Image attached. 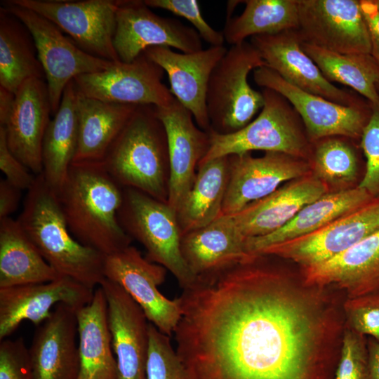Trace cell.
<instances>
[{
	"mask_svg": "<svg viewBox=\"0 0 379 379\" xmlns=\"http://www.w3.org/2000/svg\"><path fill=\"white\" fill-rule=\"evenodd\" d=\"M263 260L182 289L175 350L192 379H334L321 307Z\"/></svg>",
	"mask_w": 379,
	"mask_h": 379,
	"instance_id": "1",
	"label": "cell"
},
{
	"mask_svg": "<svg viewBox=\"0 0 379 379\" xmlns=\"http://www.w3.org/2000/svg\"><path fill=\"white\" fill-rule=\"evenodd\" d=\"M123 190L102 162L73 163L57 193L72 235L105 256L131 245L118 213Z\"/></svg>",
	"mask_w": 379,
	"mask_h": 379,
	"instance_id": "2",
	"label": "cell"
},
{
	"mask_svg": "<svg viewBox=\"0 0 379 379\" xmlns=\"http://www.w3.org/2000/svg\"><path fill=\"white\" fill-rule=\"evenodd\" d=\"M44 258L60 277L94 289L105 279V256L80 243L71 233L57 193L43 175L36 176L17 219Z\"/></svg>",
	"mask_w": 379,
	"mask_h": 379,
	"instance_id": "3",
	"label": "cell"
},
{
	"mask_svg": "<svg viewBox=\"0 0 379 379\" xmlns=\"http://www.w3.org/2000/svg\"><path fill=\"white\" fill-rule=\"evenodd\" d=\"M102 164L122 187L140 190L167 203L170 176L168 138L156 106H137Z\"/></svg>",
	"mask_w": 379,
	"mask_h": 379,
	"instance_id": "4",
	"label": "cell"
},
{
	"mask_svg": "<svg viewBox=\"0 0 379 379\" xmlns=\"http://www.w3.org/2000/svg\"><path fill=\"white\" fill-rule=\"evenodd\" d=\"M262 93L265 103L261 112L245 127L230 134L209 132L211 146L198 166L254 150L281 152L306 160L310 157L312 142L293 107L275 91L263 88Z\"/></svg>",
	"mask_w": 379,
	"mask_h": 379,
	"instance_id": "5",
	"label": "cell"
},
{
	"mask_svg": "<svg viewBox=\"0 0 379 379\" xmlns=\"http://www.w3.org/2000/svg\"><path fill=\"white\" fill-rule=\"evenodd\" d=\"M265 66L258 51L244 41L232 45L213 68L208 82L206 105L211 131L235 133L248 125L262 109V91L248 84V74Z\"/></svg>",
	"mask_w": 379,
	"mask_h": 379,
	"instance_id": "6",
	"label": "cell"
},
{
	"mask_svg": "<svg viewBox=\"0 0 379 379\" xmlns=\"http://www.w3.org/2000/svg\"><path fill=\"white\" fill-rule=\"evenodd\" d=\"M118 216L124 231L145 248V258L170 271L182 289L196 281L197 277L181 253L182 232L176 213L167 203L140 190L124 188Z\"/></svg>",
	"mask_w": 379,
	"mask_h": 379,
	"instance_id": "7",
	"label": "cell"
},
{
	"mask_svg": "<svg viewBox=\"0 0 379 379\" xmlns=\"http://www.w3.org/2000/svg\"><path fill=\"white\" fill-rule=\"evenodd\" d=\"M2 5L27 27L34 39L44 71L53 115L58 110L65 88L72 80L81 74L105 70L114 62L87 53L39 13L10 0L3 1Z\"/></svg>",
	"mask_w": 379,
	"mask_h": 379,
	"instance_id": "8",
	"label": "cell"
},
{
	"mask_svg": "<svg viewBox=\"0 0 379 379\" xmlns=\"http://www.w3.org/2000/svg\"><path fill=\"white\" fill-rule=\"evenodd\" d=\"M54 23L87 53L121 61L113 46L120 0H10Z\"/></svg>",
	"mask_w": 379,
	"mask_h": 379,
	"instance_id": "9",
	"label": "cell"
},
{
	"mask_svg": "<svg viewBox=\"0 0 379 379\" xmlns=\"http://www.w3.org/2000/svg\"><path fill=\"white\" fill-rule=\"evenodd\" d=\"M166 270L144 258L131 245L105 258V279L121 286L141 307L148 321L171 336L180 320L182 310L178 298L171 300L158 288L166 279Z\"/></svg>",
	"mask_w": 379,
	"mask_h": 379,
	"instance_id": "10",
	"label": "cell"
},
{
	"mask_svg": "<svg viewBox=\"0 0 379 379\" xmlns=\"http://www.w3.org/2000/svg\"><path fill=\"white\" fill-rule=\"evenodd\" d=\"M257 85L284 96L300 117L311 142L331 136L361 139L372 112L371 102L345 106L305 92L263 66L253 70Z\"/></svg>",
	"mask_w": 379,
	"mask_h": 379,
	"instance_id": "11",
	"label": "cell"
},
{
	"mask_svg": "<svg viewBox=\"0 0 379 379\" xmlns=\"http://www.w3.org/2000/svg\"><path fill=\"white\" fill-rule=\"evenodd\" d=\"M113 46L124 62H132L152 46L175 48L184 53L203 50L195 29L157 15L142 0L119 1Z\"/></svg>",
	"mask_w": 379,
	"mask_h": 379,
	"instance_id": "12",
	"label": "cell"
},
{
	"mask_svg": "<svg viewBox=\"0 0 379 379\" xmlns=\"http://www.w3.org/2000/svg\"><path fill=\"white\" fill-rule=\"evenodd\" d=\"M302 42L338 53H370L360 0H297Z\"/></svg>",
	"mask_w": 379,
	"mask_h": 379,
	"instance_id": "13",
	"label": "cell"
},
{
	"mask_svg": "<svg viewBox=\"0 0 379 379\" xmlns=\"http://www.w3.org/2000/svg\"><path fill=\"white\" fill-rule=\"evenodd\" d=\"M164 70L143 51L131 62H114L107 69L74 79L84 95L101 101L168 105L175 98L162 82Z\"/></svg>",
	"mask_w": 379,
	"mask_h": 379,
	"instance_id": "14",
	"label": "cell"
},
{
	"mask_svg": "<svg viewBox=\"0 0 379 379\" xmlns=\"http://www.w3.org/2000/svg\"><path fill=\"white\" fill-rule=\"evenodd\" d=\"M379 230V196L309 234L264 249L258 255L284 258L303 269L324 262Z\"/></svg>",
	"mask_w": 379,
	"mask_h": 379,
	"instance_id": "15",
	"label": "cell"
},
{
	"mask_svg": "<svg viewBox=\"0 0 379 379\" xmlns=\"http://www.w3.org/2000/svg\"><path fill=\"white\" fill-rule=\"evenodd\" d=\"M302 41L297 29L250 38L251 44L259 53L265 67L290 84L345 106H359L369 102L358 93L337 87L327 80L302 50Z\"/></svg>",
	"mask_w": 379,
	"mask_h": 379,
	"instance_id": "16",
	"label": "cell"
},
{
	"mask_svg": "<svg viewBox=\"0 0 379 379\" xmlns=\"http://www.w3.org/2000/svg\"><path fill=\"white\" fill-rule=\"evenodd\" d=\"M229 179L222 204V215H234L261 199L284 182L310 174L306 159L284 153L267 152L261 157L250 153L228 156Z\"/></svg>",
	"mask_w": 379,
	"mask_h": 379,
	"instance_id": "17",
	"label": "cell"
},
{
	"mask_svg": "<svg viewBox=\"0 0 379 379\" xmlns=\"http://www.w3.org/2000/svg\"><path fill=\"white\" fill-rule=\"evenodd\" d=\"M94 291L66 277L0 288V340L8 338L24 321L39 326L59 303L79 310L91 302Z\"/></svg>",
	"mask_w": 379,
	"mask_h": 379,
	"instance_id": "18",
	"label": "cell"
},
{
	"mask_svg": "<svg viewBox=\"0 0 379 379\" xmlns=\"http://www.w3.org/2000/svg\"><path fill=\"white\" fill-rule=\"evenodd\" d=\"M99 286L107 302L117 379H147L149 322L141 307L118 284L105 279Z\"/></svg>",
	"mask_w": 379,
	"mask_h": 379,
	"instance_id": "19",
	"label": "cell"
},
{
	"mask_svg": "<svg viewBox=\"0 0 379 379\" xmlns=\"http://www.w3.org/2000/svg\"><path fill=\"white\" fill-rule=\"evenodd\" d=\"M157 107L168 138L169 191L167 204L176 213L191 190L195 168L211 146L210 133L197 127L193 115L175 98L167 106Z\"/></svg>",
	"mask_w": 379,
	"mask_h": 379,
	"instance_id": "20",
	"label": "cell"
},
{
	"mask_svg": "<svg viewBox=\"0 0 379 379\" xmlns=\"http://www.w3.org/2000/svg\"><path fill=\"white\" fill-rule=\"evenodd\" d=\"M225 46H210L191 53H177L166 46H152L146 55L166 72L170 91L191 112L198 127L211 131L206 105V93L210 75L226 53Z\"/></svg>",
	"mask_w": 379,
	"mask_h": 379,
	"instance_id": "21",
	"label": "cell"
},
{
	"mask_svg": "<svg viewBox=\"0 0 379 379\" xmlns=\"http://www.w3.org/2000/svg\"><path fill=\"white\" fill-rule=\"evenodd\" d=\"M77 309L58 304L36 326L29 354L34 379H77L79 371Z\"/></svg>",
	"mask_w": 379,
	"mask_h": 379,
	"instance_id": "22",
	"label": "cell"
},
{
	"mask_svg": "<svg viewBox=\"0 0 379 379\" xmlns=\"http://www.w3.org/2000/svg\"><path fill=\"white\" fill-rule=\"evenodd\" d=\"M50 114L46 82L32 78L16 91L12 109L2 125L8 148L35 175L42 172V142Z\"/></svg>",
	"mask_w": 379,
	"mask_h": 379,
	"instance_id": "23",
	"label": "cell"
},
{
	"mask_svg": "<svg viewBox=\"0 0 379 379\" xmlns=\"http://www.w3.org/2000/svg\"><path fill=\"white\" fill-rule=\"evenodd\" d=\"M328 192V185L310 173L286 182L230 215L236 229L246 239L262 237L284 226L303 207Z\"/></svg>",
	"mask_w": 379,
	"mask_h": 379,
	"instance_id": "24",
	"label": "cell"
},
{
	"mask_svg": "<svg viewBox=\"0 0 379 379\" xmlns=\"http://www.w3.org/2000/svg\"><path fill=\"white\" fill-rule=\"evenodd\" d=\"M310 287L333 285L348 297L379 292V230L337 256L303 269Z\"/></svg>",
	"mask_w": 379,
	"mask_h": 379,
	"instance_id": "25",
	"label": "cell"
},
{
	"mask_svg": "<svg viewBox=\"0 0 379 379\" xmlns=\"http://www.w3.org/2000/svg\"><path fill=\"white\" fill-rule=\"evenodd\" d=\"M180 248L197 277L219 272L252 257L231 215L222 214L208 225L183 234Z\"/></svg>",
	"mask_w": 379,
	"mask_h": 379,
	"instance_id": "26",
	"label": "cell"
},
{
	"mask_svg": "<svg viewBox=\"0 0 379 379\" xmlns=\"http://www.w3.org/2000/svg\"><path fill=\"white\" fill-rule=\"evenodd\" d=\"M373 198L358 186L328 192L303 207L278 230L265 236L246 239V251L250 255H258L268 247L316 232Z\"/></svg>",
	"mask_w": 379,
	"mask_h": 379,
	"instance_id": "27",
	"label": "cell"
},
{
	"mask_svg": "<svg viewBox=\"0 0 379 379\" xmlns=\"http://www.w3.org/2000/svg\"><path fill=\"white\" fill-rule=\"evenodd\" d=\"M137 106L101 101L77 90L78 144L72 164L102 162Z\"/></svg>",
	"mask_w": 379,
	"mask_h": 379,
	"instance_id": "28",
	"label": "cell"
},
{
	"mask_svg": "<svg viewBox=\"0 0 379 379\" xmlns=\"http://www.w3.org/2000/svg\"><path fill=\"white\" fill-rule=\"evenodd\" d=\"M79 371L77 379H117V367L100 286L91 302L77 311Z\"/></svg>",
	"mask_w": 379,
	"mask_h": 379,
	"instance_id": "29",
	"label": "cell"
},
{
	"mask_svg": "<svg viewBox=\"0 0 379 379\" xmlns=\"http://www.w3.org/2000/svg\"><path fill=\"white\" fill-rule=\"evenodd\" d=\"M77 95L72 80L65 88L58 110L50 120L43 139L41 174L56 193L67 178L77 148Z\"/></svg>",
	"mask_w": 379,
	"mask_h": 379,
	"instance_id": "30",
	"label": "cell"
},
{
	"mask_svg": "<svg viewBox=\"0 0 379 379\" xmlns=\"http://www.w3.org/2000/svg\"><path fill=\"white\" fill-rule=\"evenodd\" d=\"M60 277L17 220L0 219V288L46 283Z\"/></svg>",
	"mask_w": 379,
	"mask_h": 379,
	"instance_id": "31",
	"label": "cell"
},
{
	"mask_svg": "<svg viewBox=\"0 0 379 379\" xmlns=\"http://www.w3.org/2000/svg\"><path fill=\"white\" fill-rule=\"evenodd\" d=\"M228 179V156L198 166L193 185L176 213L182 235L208 225L222 214Z\"/></svg>",
	"mask_w": 379,
	"mask_h": 379,
	"instance_id": "32",
	"label": "cell"
},
{
	"mask_svg": "<svg viewBox=\"0 0 379 379\" xmlns=\"http://www.w3.org/2000/svg\"><path fill=\"white\" fill-rule=\"evenodd\" d=\"M34 39L15 15L0 8V86L15 94L32 78L44 79Z\"/></svg>",
	"mask_w": 379,
	"mask_h": 379,
	"instance_id": "33",
	"label": "cell"
},
{
	"mask_svg": "<svg viewBox=\"0 0 379 379\" xmlns=\"http://www.w3.org/2000/svg\"><path fill=\"white\" fill-rule=\"evenodd\" d=\"M301 46L327 80L349 86L372 105H379V65L370 53H338L302 41Z\"/></svg>",
	"mask_w": 379,
	"mask_h": 379,
	"instance_id": "34",
	"label": "cell"
},
{
	"mask_svg": "<svg viewBox=\"0 0 379 379\" xmlns=\"http://www.w3.org/2000/svg\"><path fill=\"white\" fill-rule=\"evenodd\" d=\"M239 16L227 18L222 31L226 41L235 45L248 36L274 34L298 27L297 0H246Z\"/></svg>",
	"mask_w": 379,
	"mask_h": 379,
	"instance_id": "35",
	"label": "cell"
},
{
	"mask_svg": "<svg viewBox=\"0 0 379 379\" xmlns=\"http://www.w3.org/2000/svg\"><path fill=\"white\" fill-rule=\"evenodd\" d=\"M343 136H331L312 142V168L325 183L343 185L353 182L358 170L355 147Z\"/></svg>",
	"mask_w": 379,
	"mask_h": 379,
	"instance_id": "36",
	"label": "cell"
},
{
	"mask_svg": "<svg viewBox=\"0 0 379 379\" xmlns=\"http://www.w3.org/2000/svg\"><path fill=\"white\" fill-rule=\"evenodd\" d=\"M147 379H192L173 348L170 336L149 324Z\"/></svg>",
	"mask_w": 379,
	"mask_h": 379,
	"instance_id": "37",
	"label": "cell"
},
{
	"mask_svg": "<svg viewBox=\"0 0 379 379\" xmlns=\"http://www.w3.org/2000/svg\"><path fill=\"white\" fill-rule=\"evenodd\" d=\"M334 379H372L367 340L348 327L343 333Z\"/></svg>",
	"mask_w": 379,
	"mask_h": 379,
	"instance_id": "38",
	"label": "cell"
},
{
	"mask_svg": "<svg viewBox=\"0 0 379 379\" xmlns=\"http://www.w3.org/2000/svg\"><path fill=\"white\" fill-rule=\"evenodd\" d=\"M343 308L348 328L379 342V292L348 297Z\"/></svg>",
	"mask_w": 379,
	"mask_h": 379,
	"instance_id": "39",
	"label": "cell"
},
{
	"mask_svg": "<svg viewBox=\"0 0 379 379\" xmlns=\"http://www.w3.org/2000/svg\"><path fill=\"white\" fill-rule=\"evenodd\" d=\"M371 117L359 141L366 158V171L357 186L375 197L379 196V105L371 104Z\"/></svg>",
	"mask_w": 379,
	"mask_h": 379,
	"instance_id": "40",
	"label": "cell"
},
{
	"mask_svg": "<svg viewBox=\"0 0 379 379\" xmlns=\"http://www.w3.org/2000/svg\"><path fill=\"white\" fill-rule=\"evenodd\" d=\"M150 8H161L187 19L199 33L201 39L211 46H224L222 32L213 29L203 18L196 0H144Z\"/></svg>",
	"mask_w": 379,
	"mask_h": 379,
	"instance_id": "41",
	"label": "cell"
},
{
	"mask_svg": "<svg viewBox=\"0 0 379 379\" xmlns=\"http://www.w3.org/2000/svg\"><path fill=\"white\" fill-rule=\"evenodd\" d=\"M0 379H34L23 339L0 340Z\"/></svg>",
	"mask_w": 379,
	"mask_h": 379,
	"instance_id": "42",
	"label": "cell"
},
{
	"mask_svg": "<svg viewBox=\"0 0 379 379\" xmlns=\"http://www.w3.org/2000/svg\"><path fill=\"white\" fill-rule=\"evenodd\" d=\"M0 169L5 179L20 190L28 191L34 184L36 175L11 152L3 126H0Z\"/></svg>",
	"mask_w": 379,
	"mask_h": 379,
	"instance_id": "43",
	"label": "cell"
},
{
	"mask_svg": "<svg viewBox=\"0 0 379 379\" xmlns=\"http://www.w3.org/2000/svg\"><path fill=\"white\" fill-rule=\"evenodd\" d=\"M371 40L370 54L379 65V10L373 0H360Z\"/></svg>",
	"mask_w": 379,
	"mask_h": 379,
	"instance_id": "44",
	"label": "cell"
},
{
	"mask_svg": "<svg viewBox=\"0 0 379 379\" xmlns=\"http://www.w3.org/2000/svg\"><path fill=\"white\" fill-rule=\"evenodd\" d=\"M21 191L5 178H1L0 219L10 217L17 210L20 200Z\"/></svg>",
	"mask_w": 379,
	"mask_h": 379,
	"instance_id": "45",
	"label": "cell"
},
{
	"mask_svg": "<svg viewBox=\"0 0 379 379\" xmlns=\"http://www.w3.org/2000/svg\"><path fill=\"white\" fill-rule=\"evenodd\" d=\"M368 364L372 379H379V342L373 338L367 340Z\"/></svg>",
	"mask_w": 379,
	"mask_h": 379,
	"instance_id": "46",
	"label": "cell"
},
{
	"mask_svg": "<svg viewBox=\"0 0 379 379\" xmlns=\"http://www.w3.org/2000/svg\"><path fill=\"white\" fill-rule=\"evenodd\" d=\"M15 94L0 86V126L4 124L8 117L14 101Z\"/></svg>",
	"mask_w": 379,
	"mask_h": 379,
	"instance_id": "47",
	"label": "cell"
},
{
	"mask_svg": "<svg viewBox=\"0 0 379 379\" xmlns=\"http://www.w3.org/2000/svg\"><path fill=\"white\" fill-rule=\"evenodd\" d=\"M240 3H241V1H229L227 2V19L231 18L236 6Z\"/></svg>",
	"mask_w": 379,
	"mask_h": 379,
	"instance_id": "48",
	"label": "cell"
},
{
	"mask_svg": "<svg viewBox=\"0 0 379 379\" xmlns=\"http://www.w3.org/2000/svg\"><path fill=\"white\" fill-rule=\"evenodd\" d=\"M374 3L378 7V9L379 10V0H373Z\"/></svg>",
	"mask_w": 379,
	"mask_h": 379,
	"instance_id": "49",
	"label": "cell"
},
{
	"mask_svg": "<svg viewBox=\"0 0 379 379\" xmlns=\"http://www.w3.org/2000/svg\"><path fill=\"white\" fill-rule=\"evenodd\" d=\"M376 88H377V91L379 93V82L376 84Z\"/></svg>",
	"mask_w": 379,
	"mask_h": 379,
	"instance_id": "50",
	"label": "cell"
}]
</instances>
